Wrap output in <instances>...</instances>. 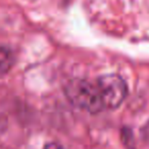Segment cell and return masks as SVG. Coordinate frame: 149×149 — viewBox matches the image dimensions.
Returning a JSON list of instances; mask_svg holds the SVG:
<instances>
[{"mask_svg": "<svg viewBox=\"0 0 149 149\" xmlns=\"http://www.w3.org/2000/svg\"><path fill=\"white\" fill-rule=\"evenodd\" d=\"M64 93L68 101L80 109L90 113H97L104 109L97 84L82 79L70 80L64 88Z\"/></svg>", "mask_w": 149, "mask_h": 149, "instance_id": "cell-1", "label": "cell"}, {"mask_svg": "<svg viewBox=\"0 0 149 149\" xmlns=\"http://www.w3.org/2000/svg\"><path fill=\"white\" fill-rule=\"evenodd\" d=\"M97 86L104 108L108 109L118 108L128 93L126 82L116 74L101 76L97 81Z\"/></svg>", "mask_w": 149, "mask_h": 149, "instance_id": "cell-2", "label": "cell"}, {"mask_svg": "<svg viewBox=\"0 0 149 149\" xmlns=\"http://www.w3.org/2000/svg\"><path fill=\"white\" fill-rule=\"evenodd\" d=\"M15 61L13 50L5 46H0V72L5 74L13 68Z\"/></svg>", "mask_w": 149, "mask_h": 149, "instance_id": "cell-3", "label": "cell"}, {"mask_svg": "<svg viewBox=\"0 0 149 149\" xmlns=\"http://www.w3.org/2000/svg\"><path fill=\"white\" fill-rule=\"evenodd\" d=\"M44 149H66L63 145L59 144V143H56V142H50L48 144L45 145Z\"/></svg>", "mask_w": 149, "mask_h": 149, "instance_id": "cell-4", "label": "cell"}, {"mask_svg": "<svg viewBox=\"0 0 149 149\" xmlns=\"http://www.w3.org/2000/svg\"><path fill=\"white\" fill-rule=\"evenodd\" d=\"M143 137H144V140L149 143V123L143 129Z\"/></svg>", "mask_w": 149, "mask_h": 149, "instance_id": "cell-5", "label": "cell"}]
</instances>
